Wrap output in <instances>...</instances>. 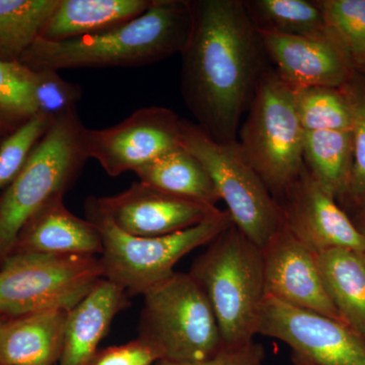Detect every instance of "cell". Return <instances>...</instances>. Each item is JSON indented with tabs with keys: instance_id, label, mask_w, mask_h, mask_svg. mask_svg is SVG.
<instances>
[{
	"instance_id": "obj_21",
	"label": "cell",
	"mask_w": 365,
	"mask_h": 365,
	"mask_svg": "<svg viewBox=\"0 0 365 365\" xmlns=\"http://www.w3.org/2000/svg\"><path fill=\"white\" fill-rule=\"evenodd\" d=\"M139 182L172 195L208 205L220 200L207 170L182 146L160 155L135 170Z\"/></svg>"
},
{
	"instance_id": "obj_15",
	"label": "cell",
	"mask_w": 365,
	"mask_h": 365,
	"mask_svg": "<svg viewBox=\"0 0 365 365\" xmlns=\"http://www.w3.org/2000/svg\"><path fill=\"white\" fill-rule=\"evenodd\" d=\"M262 253L266 295L344 323L327 294L316 254L295 239L284 225Z\"/></svg>"
},
{
	"instance_id": "obj_3",
	"label": "cell",
	"mask_w": 365,
	"mask_h": 365,
	"mask_svg": "<svg viewBox=\"0 0 365 365\" xmlns=\"http://www.w3.org/2000/svg\"><path fill=\"white\" fill-rule=\"evenodd\" d=\"M189 273L212 307L223 346L254 341L266 297L262 250L232 225L209 244Z\"/></svg>"
},
{
	"instance_id": "obj_18",
	"label": "cell",
	"mask_w": 365,
	"mask_h": 365,
	"mask_svg": "<svg viewBox=\"0 0 365 365\" xmlns=\"http://www.w3.org/2000/svg\"><path fill=\"white\" fill-rule=\"evenodd\" d=\"M67 314L66 309H48L4 319L0 365L59 364Z\"/></svg>"
},
{
	"instance_id": "obj_31",
	"label": "cell",
	"mask_w": 365,
	"mask_h": 365,
	"mask_svg": "<svg viewBox=\"0 0 365 365\" xmlns=\"http://www.w3.org/2000/svg\"><path fill=\"white\" fill-rule=\"evenodd\" d=\"M160 359L157 348L138 337L127 344L98 351L90 365H150Z\"/></svg>"
},
{
	"instance_id": "obj_23",
	"label": "cell",
	"mask_w": 365,
	"mask_h": 365,
	"mask_svg": "<svg viewBox=\"0 0 365 365\" xmlns=\"http://www.w3.org/2000/svg\"><path fill=\"white\" fill-rule=\"evenodd\" d=\"M57 4L58 0H0V60L20 62Z\"/></svg>"
},
{
	"instance_id": "obj_4",
	"label": "cell",
	"mask_w": 365,
	"mask_h": 365,
	"mask_svg": "<svg viewBox=\"0 0 365 365\" xmlns=\"http://www.w3.org/2000/svg\"><path fill=\"white\" fill-rule=\"evenodd\" d=\"M78 111L53 122L25 167L0 194V265L13 252L26 220L57 195H66L88 157Z\"/></svg>"
},
{
	"instance_id": "obj_8",
	"label": "cell",
	"mask_w": 365,
	"mask_h": 365,
	"mask_svg": "<svg viewBox=\"0 0 365 365\" xmlns=\"http://www.w3.org/2000/svg\"><path fill=\"white\" fill-rule=\"evenodd\" d=\"M143 297L139 337L157 348L160 360L199 361L223 347L212 307L191 274L175 272Z\"/></svg>"
},
{
	"instance_id": "obj_25",
	"label": "cell",
	"mask_w": 365,
	"mask_h": 365,
	"mask_svg": "<svg viewBox=\"0 0 365 365\" xmlns=\"http://www.w3.org/2000/svg\"><path fill=\"white\" fill-rule=\"evenodd\" d=\"M292 90L297 116L304 131H351V113L340 88Z\"/></svg>"
},
{
	"instance_id": "obj_37",
	"label": "cell",
	"mask_w": 365,
	"mask_h": 365,
	"mask_svg": "<svg viewBox=\"0 0 365 365\" xmlns=\"http://www.w3.org/2000/svg\"><path fill=\"white\" fill-rule=\"evenodd\" d=\"M4 319L2 317H0V333H1L2 325H4Z\"/></svg>"
},
{
	"instance_id": "obj_22",
	"label": "cell",
	"mask_w": 365,
	"mask_h": 365,
	"mask_svg": "<svg viewBox=\"0 0 365 365\" xmlns=\"http://www.w3.org/2000/svg\"><path fill=\"white\" fill-rule=\"evenodd\" d=\"M304 165L329 195L336 200L344 196L353 165L351 131L304 132Z\"/></svg>"
},
{
	"instance_id": "obj_27",
	"label": "cell",
	"mask_w": 365,
	"mask_h": 365,
	"mask_svg": "<svg viewBox=\"0 0 365 365\" xmlns=\"http://www.w3.org/2000/svg\"><path fill=\"white\" fill-rule=\"evenodd\" d=\"M31 88L36 114L52 122L76 111L83 97L81 86L62 78L54 69H31Z\"/></svg>"
},
{
	"instance_id": "obj_24",
	"label": "cell",
	"mask_w": 365,
	"mask_h": 365,
	"mask_svg": "<svg viewBox=\"0 0 365 365\" xmlns=\"http://www.w3.org/2000/svg\"><path fill=\"white\" fill-rule=\"evenodd\" d=\"M244 4L258 32L309 37L329 31L317 1L244 0Z\"/></svg>"
},
{
	"instance_id": "obj_17",
	"label": "cell",
	"mask_w": 365,
	"mask_h": 365,
	"mask_svg": "<svg viewBox=\"0 0 365 365\" xmlns=\"http://www.w3.org/2000/svg\"><path fill=\"white\" fill-rule=\"evenodd\" d=\"M130 304L129 295L102 278L67 314L59 365H90L118 313Z\"/></svg>"
},
{
	"instance_id": "obj_28",
	"label": "cell",
	"mask_w": 365,
	"mask_h": 365,
	"mask_svg": "<svg viewBox=\"0 0 365 365\" xmlns=\"http://www.w3.org/2000/svg\"><path fill=\"white\" fill-rule=\"evenodd\" d=\"M327 26L351 55L365 60V0H317Z\"/></svg>"
},
{
	"instance_id": "obj_7",
	"label": "cell",
	"mask_w": 365,
	"mask_h": 365,
	"mask_svg": "<svg viewBox=\"0 0 365 365\" xmlns=\"http://www.w3.org/2000/svg\"><path fill=\"white\" fill-rule=\"evenodd\" d=\"M181 145L207 170L235 227L261 250L283 227L282 210L239 143H220L182 119Z\"/></svg>"
},
{
	"instance_id": "obj_30",
	"label": "cell",
	"mask_w": 365,
	"mask_h": 365,
	"mask_svg": "<svg viewBox=\"0 0 365 365\" xmlns=\"http://www.w3.org/2000/svg\"><path fill=\"white\" fill-rule=\"evenodd\" d=\"M52 123L48 118L35 115L0 143V190L4 191L20 174Z\"/></svg>"
},
{
	"instance_id": "obj_16",
	"label": "cell",
	"mask_w": 365,
	"mask_h": 365,
	"mask_svg": "<svg viewBox=\"0 0 365 365\" xmlns=\"http://www.w3.org/2000/svg\"><path fill=\"white\" fill-rule=\"evenodd\" d=\"M63 198L62 194L55 196L26 220L11 254L93 257L102 254L100 230L90 220L71 212Z\"/></svg>"
},
{
	"instance_id": "obj_6",
	"label": "cell",
	"mask_w": 365,
	"mask_h": 365,
	"mask_svg": "<svg viewBox=\"0 0 365 365\" xmlns=\"http://www.w3.org/2000/svg\"><path fill=\"white\" fill-rule=\"evenodd\" d=\"M304 132L294 90L268 69L240 127L237 143L276 200L304 167Z\"/></svg>"
},
{
	"instance_id": "obj_13",
	"label": "cell",
	"mask_w": 365,
	"mask_h": 365,
	"mask_svg": "<svg viewBox=\"0 0 365 365\" xmlns=\"http://www.w3.org/2000/svg\"><path fill=\"white\" fill-rule=\"evenodd\" d=\"M97 207L122 232L135 237H162L199 225L218 210L165 193L141 182L114 196L93 198Z\"/></svg>"
},
{
	"instance_id": "obj_33",
	"label": "cell",
	"mask_w": 365,
	"mask_h": 365,
	"mask_svg": "<svg viewBox=\"0 0 365 365\" xmlns=\"http://www.w3.org/2000/svg\"><path fill=\"white\" fill-rule=\"evenodd\" d=\"M18 128L13 126V125L7 123L6 120H4L0 117V143H1L7 136L11 135V134Z\"/></svg>"
},
{
	"instance_id": "obj_36",
	"label": "cell",
	"mask_w": 365,
	"mask_h": 365,
	"mask_svg": "<svg viewBox=\"0 0 365 365\" xmlns=\"http://www.w3.org/2000/svg\"><path fill=\"white\" fill-rule=\"evenodd\" d=\"M355 71L359 72V73L364 74L365 76V60L361 62H359V63L355 64L354 66Z\"/></svg>"
},
{
	"instance_id": "obj_1",
	"label": "cell",
	"mask_w": 365,
	"mask_h": 365,
	"mask_svg": "<svg viewBox=\"0 0 365 365\" xmlns=\"http://www.w3.org/2000/svg\"><path fill=\"white\" fill-rule=\"evenodd\" d=\"M192 28L181 53V91L196 124L220 143L237 140L242 116L268 71L244 0H190Z\"/></svg>"
},
{
	"instance_id": "obj_20",
	"label": "cell",
	"mask_w": 365,
	"mask_h": 365,
	"mask_svg": "<svg viewBox=\"0 0 365 365\" xmlns=\"http://www.w3.org/2000/svg\"><path fill=\"white\" fill-rule=\"evenodd\" d=\"M316 257L327 294L341 319L365 340V256L334 249Z\"/></svg>"
},
{
	"instance_id": "obj_5",
	"label": "cell",
	"mask_w": 365,
	"mask_h": 365,
	"mask_svg": "<svg viewBox=\"0 0 365 365\" xmlns=\"http://www.w3.org/2000/svg\"><path fill=\"white\" fill-rule=\"evenodd\" d=\"M86 220L100 230L103 240L101 265L106 279L123 288L129 297L145 294L175 273L182 257L234 225L227 210L218 209L195 227L162 237H135L122 232L97 207L93 198L86 204Z\"/></svg>"
},
{
	"instance_id": "obj_12",
	"label": "cell",
	"mask_w": 365,
	"mask_h": 365,
	"mask_svg": "<svg viewBox=\"0 0 365 365\" xmlns=\"http://www.w3.org/2000/svg\"><path fill=\"white\" fill-rule=\"evenodd\" d=\"M284 227L318 255L343 249L365 256V234L302 167L299 176L277 199Z\"/></svg>"
},
{
	"instance_id": "obj_11",
	"label": "cell",
	"mask_w": 365,
	"mask_h": 365,
	"mask_svg": "<svg viewBox=\"0 0 365 365\" xmlns=\"http://www.w3.org/2000/svg\"><path fill=\"white\" fill-rule=\"evenodd\" d=\"M181 128L182 119L172 110L141 108L114 126L86 129V153L110 177H118L181 146Z\"/></svg>"
},
{
	"instance_id": "obj_32",
	"label": "cell",
	"mask_w": 365,
	"mask_h": 365,
	"mask_svg": "<svg viewBox=\"0 0 365 365\" xmlns=\"http://www.w3.org/2000/svg\"><path fill=\"white\" fill-rule=\"evenodd\" d=\"M265 359L263 346L252 342L248 344L227 347L208 359L192 362H170L160 360L157 365H262Z\"/></svg>"
},
{
	"instance_id": "obj_34",
	"label": "cell",
	"mask_w": 365,
	"mask_h": 365,
	"mask_svg": "<svg viewBox=\"0 0 365 365\" xmlns=\"http://www.w3.org/2000/svg\"><path fill=\"white\" fill-rule=\"evenodd\" d=\"M359 222L356 223L357 227L365 234V208L359 211Z\"/></svg>"
},
{
	"instance_id": "obj_9",
	"label": "cell",
	"mask_w": 365,
	"mask_h": 365,
	"mask_svg": "<svg viewBox=\"0 0 365 365\" xmlns=\"http://www.w3.org/2000/svg\"><path fill=\"white\" fill-rule=\"evenodd\" d=\"M102 278L98 257L11 254L0 265V317L71 311Z\"/></svg>"
},
{
	"instance_id": "obj_14",
	"label": "cell",
	"mask_w": 365,
	"mask_h": 365,
	"mask_svg": "<svg viewBox=\"0 0 365 365\" xmlns=\"http://www.w3.org/2000/svg\"><path fill=\"white\" fill-rule=\"evenodd\" d=\"M258 33L274 71L290 88H341L355 73L351 55L330 29L309 37Z\"/></svg>"
},
{
	"instance_id": "obj_35",
	"label": "cell",
	"mask_w": 365,
	"mask_h": 365,
	"mask_svg": "<svg viewBox=\"0 0 365 365\" xmlns=\"http://www.w3.org/2000/svg\"><path fill=\"white\" fill-rule=\"evenodd\" d=\"M292 362H294V365H313L311 362L295 354H292Z\"/></svg>"
},
{
	"instance_id": "obj_19",
	"label": "cell",
	"mask_w": 365,
	"mask_h": 365,
	"mask_svg": "<svg viewBox=\"0 0 365 365\" xmlns=\"http://www.w3.org/2000/svg\"><path fill=\"white\" fill-rule=\"evenodd\" d=\"M153 0H58L40 39L62 42L107 32L150 9Z\"/></svg>"
},
{
	"instance_id": "obj_2",
	"label": "cell",
	"mask_w": 365,
	"mask_h": 365,
	"mask_svg": "<svg viewBox=\"0 0 365 365\" xmlns=\"http://www.w3.org/2000/svg\"><path fill=\"white\" fill-rule=\"evenodd\" d=\"M191 28L190 0H153L145 13L107 32L62 42L39 38L20 62L57 71L150 66L181 54Z\"/></svg>"
},
{
	"instance_id": "obj_10",
	"label": "cell",
	"mask_w": 365,
	"mask_h": 365,
	"mask_svg": "<svg viewBox=\"0 0 365 365\" xmlns=\"http://www.w3.org/2000/svg\"><path fill=\"white\" fill-rule=\"evenodd\" d=\"M287 343L313 365H365V340L342 322L266 295L257 335Z\"/></svg>"
},
{
	"instance_id": "obj_29",
	"label": "cell",
	"mask_w": 365,
	"mask_h": 365,
	"mask_svg": "<svg viewBox=\"0 0 365 365\" xmlns=\"http://www.w3.org/2000/svg\"><path fill=\"white\" fill-rule=\"evenodd\" d=\"M35 115L31 69L0 60V117L18 128Z\"/></svg>"
},
{
	"instance_id": "obj_26",
	"label": "cell",
	"mask_w": 365,
	"mask_h": 365,
	"mask_svg": "<svg viewBox=\"0 0 365 365\" xmlns=\"http://www.w3.org/2000/svg\"><path fill=\"white\" fill-rule=\"evenodd\" d=\"M340 88L351 113L353 137L351 175L341 200L360 211L365 208V76L355 71Z\"/></svg>"
}]
</instances>
